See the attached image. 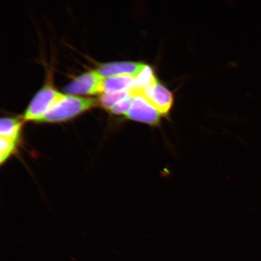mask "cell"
I'll list each match as a JSON object with an SVG mask.
<instances>
[{"mask_svg": "<svg viewBox=\"0 0 261 261\" xmlns=\"http://www.w3.org/2000/svg\"><path fill=\"white\" fill-rule=\"evenodd\" d=\"M135 77L129 75L111 76L104 80L103 94L115 93L132 89Z\"/></svg>", "mask_w": 261, "mask_h": 261, "instance_id": "7", "label": "cell"}, {"mask_svg": "<svg viewBox=\"0 0 261 261\" xmlns=\"http://www.w3.org/2000/svg\"><path fill=\"white\" fill-rule=\"evenodd\" d=\"M156 81L154 69L149 65L144 64L142 69L135 77L133 87L130 90L132 93L138 92Z\"/></svg>", "mask_w": 261, "mask_h": 261, "instance_id": "9", "label": "cell"}, {"mask_svg": "<svg viewBox=\"0 0 261 261\" xmlns=\"http://www.w3.org/2000/svg\"><path fill=\"white\" fill-rule=\"evenodd\" d=\"M99 105L98 100L63 94L40 121L43 123L67 122Z\"/></svg>", "mask_w": 261, "mask_h": 261, "instance_id": "1", "label": "cell"}, {"mask_svg": "<svg viewBox=\"0 0 261 261\" xmlns=\"http://www.w3.org/2000/svg\"><path fill=\"white\" fill-rule=\"evenodd\" d=\"M162 116L146 98L140 94L134 96L132 106L126 116L129 120L152 126L160 125Z\"/></svg>", "mask_w": 261, "mask_h": 261, "instance_id": "5", "label": "cell"}, {"mask_svg": "<svg viewBox=\"0 0 261 261\" xmlns=\"http://www.w3.org/2000/svg\"><path fill=\"white\" fill-rule=\"evenodd\" d=\"M23 121L14 117H3L0 122V135L3 138L19 141Z\"/></svg>", "mask_w": 261, "mask_h": 261, "instance_id": "8", "label": "cell"}, {"mask_svg": "<svg viewBox=\"0 0 261 261\" xmlns=\"http://www.w3.org/2000/svg\"><path fill=\"white\" fill-rule=\"evenodd\" d=\"M50 85L47 84L36 94L26 109L23 116L25 121L40 122L52 106L63 96Z\"/></svg>", "mask_w": 261, "mask_h": 261, "instance_id": "2", "label": "cell"}, {"mask_svg": "<svg viewBox=\"0 0 261 261\" xmlns=\"http://www.w3.org/2000/svg\"><path fill=\"white\" fill-rule=\"evenodd\" d=\"M132 94L133 96L140 94L146 98L163 116H168L174 105V95L171 91L158 81Z\"/></svg>", "mask_w": 261, "mask_h": 261, "instance_id": "3", "label": "cell"}, {"mask_svg": "<svg viewBox=\"0 0 261 261\" xmlns=\"http://www.w3.org/2000/svg\"><path fill=\"white\" fill-rule=\"evenodd\" d=\"M130 94V90L120 91L115 93H103L98 99L99 105L103 109L110 111L116 103Z\"/></svg>", "mask_w": 261, "mask_h": 261, "instance_id": "10", "label": "cell"}, {"mask_svg": "<svg viewBox=\"0 0 261 261\" xmlns=\"http://www.w3.org/2000/svg\"><path fill=\"white\" fill-rule=\"evenodd\" d=\"M133 99L134 96L130 93L129 96L116 103L109 112L114 115L126 116L129 112L130 106H132Z\"/></svg>", "mask_w": 261, "mask_h": 261, "instance_id": "12", "label": "cell"}, {"mask_svg": "<svg viewBox=\"0 0 261 261\" xmlns=\"http://www.w3.org/2000/svg\"><path fill=\"white\" fill-rule=\"evenodd\" d=\"M144 64L132 63V62H120L101 65L98 71L103 77L123 76L129 75L136 77Z\"/></svg>", "mask_w": 261, "mask_h": 261, "instance_id": "6", "label": "cell"}, {"mask_svg": "<svg viewBox=\"0 0 261 261\" xmlns=\"http://www.w3.org/2000/svg\"><path fill=\"white\" fill-rule=\"evenodd\" d=\"M103 76L98 70L86 72L75 78L65 87V92L69 94L95 95L103 93Z\"/></svg>", "mask_w": 261, "mask_h": 261, "instance_id": "4", "label": "cell"}, {"mask_svg": "<svg viewBox=\"0 0 261 261\" xmlns=\"http://www.w3.org/2000/svg\"><path fill=\"white\" fill-rule=\"evenodd\" d=\"M18 142L14 140L3 138L0 139V161L1 164L8 161L10 156L14 154L17 146Z\"/></svg>", "mask_w": 261, "mask_h": 261, "instance_id": "11", "label": "cell"}]
</instances>
